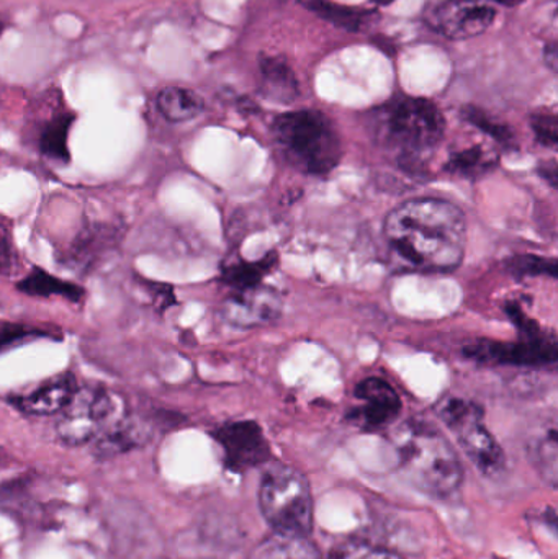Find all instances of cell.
I'll use <instances>...</instances> for the list:
<instances>
[{
    "label": "cell",
    "mask_w": 558,
    "mask_h": 559,
    "mask_svg": "<svg viewBox=\"0 0 558 559\" xmlns=\"http://www.w3.org/2000/svg\"><path fill=\"white\" fill-rule=\"evenodd\" d=\"M385 238L403 265L425 274H446L461 265L467 245V222L454 203L409 200L385 222Z\"/></svg>",
    "instance_id": "cell-1"
},
{
    "label": "cell",
    "mask_w": 558,
    "mask_h": 559,
    "mask_svg": "<svg viewBox=\"0 0 558 559\" xmlns=\"http://www.w3.org/2000/svg\"><path fill=\"white\" fill-rule=\"evenodd\" d=\"M400 469L419 491L448 498L461 488L464 468L454 447L431 424L406 420L392 436Z\"/></svg>",
    "instance_id": "cell-2"
},
{
    "label": "cell",
    "mask_w": 558,
    "mask_h": 559,
    "mask_svg": "<svg viewBox=\"0 0 558 559\" xmlns=\"http://www.w3.org/2000/svg\"><path fill=\"white\" fill-rule=\"evenodd\" d=\"M373 136L402 164H418L438 147L444 136L441 110L428 98L399 97L377 108Z\"/></svg>",
    "instance_id": "cell-3"
},
{
    "label": "cell",
    "mask_w": 558,
    "mask_h": 559,
    "mask_svg": "<svg viewBox=\"0 0 558 559\" xmlns=\"http://www.w3.org/2000/svg\"><path fill=\"white\" fill-rule=\"evenodd\" d=\"M272 134L290 166L310 176H324L340 164L343 144L327 115L317 110L288 111L272 123Z\"/></svg>",
    "instance_id": "cell-4"
},
{
    "label": "cell",
    "mask_w": 558,
    "mask_h": 559,
    "mask_svg": "<svg viewBox=\"0 0 558 559\" xmlns=\"http://www.w3.org/2000/svg\"><path fill=\"white\" fill-rule=\"evenodd\" d=\"M259 506L272 531L308 537L313 531V496L304 473L274 465L262 476Z\"/></svg>",
    "instance_id": "cell-5"
},
{
    "label": "cell",
    "mask_w": 558,
    "mask_h": 559,
    "mask_svg": "<svg viewBox=\"0 0 558 559\" xmlns=\"http://www.w3.org/2000/svg\"><path fill=\"white\" fill-rule=\"evenodd\" d=\"M124 411L118 396L107 388L81 384L69 406L58 414L56 436L68 447L87 445L123 416Z\"/></svg>",
    "instance_id": "cell-6"
},
{
    "label": "cell",
    "mask_w": 558,
    "mask_h": 559,
    "mask_svg": "<svg viewBox=\"0 0 558 559\" xmlns=\"http://www.w3.org/2000/svg\"><path fill=\"white\" fill-rule=\"evenodd\" d=\"M442 423L451 429L472 463L484 475L495 476L504 469V453L484 423V411L462 397H444L436 407Z\"/></svg>",
    "instance_id": "cell-7"
},
{
    "label": "cell",
    "mask_w": 558,
    "mask_h": 559,
    "mask_svg": "<svg viewBox=\"0 0 558 559\" xmlns=\"http://www.w3.org/2000/svg\"><path fill=\"white\" fill-rule=\"evenodd\" d=\"M511 318L521 329L523 337L517 342L475 341L465 347V355L478 361L518 367H541L556 364L557 341L554 335L544 334L534 321H531L521 308L508 309Z\"/></svg>",
    "instance_id": "cell-8"
},
{
    "label": "cell",
    "mask_w": 558,
    "mask_h": 559,
    "mask_svg": "<svg viewBox=\"0 0 558 559\" xmlns=\"http://www.w3.org/2000/svg\"><path fill=\"white\" fill-rule=\"evenodd\" d=\"M39 104L38 115L29 128V141L43 159L68 166L71 163L69 133L78 115L66 105L58 88H49Z\"/></svg>",
    "instance_id": "cell-9"
},
{
    "label": "cell",
    "mask_w": 558,
    "mask_h": 559,
    "mask_svg": "<svg viewBox=\"0 0 558 559\" xmlns=\"http://www.w3.org/2000/svg\"><path fill=\"white\" fill-rule=\"evenodd\" d=\"M426 22L449 39H471L484 35L497 19L487 0H429Z\"/></svg>",
    "instance_id": "cell-10"
},
{
    "label": "cell",
    "mask_w": 558,
    "mask_h": 559,
    "mask_svg": "<svg viewBox=\"0 0 558 559\" xmlns=\"http://www.w3.org/2000/svg\"><path fill=\"white\" fill-rule=\"evenodd\" d=\"M223 450V462L229 472L241 473L265 465L272 452L261 426L254 420L223 424L213 432Z\"/></svg>",
    "instance_id": "cell-11"
},
{
    "label": "cell",
    "mask_w": 558,
    "mask_h": 559,
    "mask_svg": "<svg viewBox=\"0 0 558 559\" xmlns=\"http://www.w3.org/2000/svg\"><path fill=\"white\" fill-rule=\"evenodd\" d=\"M123 228L111 223H85L62 254V265L78 275H87L120 246Z\"/></svg>",
    "instance_id": "cell-12"
},
{
    "label": "cell",
    "mask_w": 558,
    "mask_h": 559,
    "mask_svg": "<svg viewBox=\"0 0 558 559\" xmlns=\"http://www.w3.org/2000/svg\"><path fill=\"white\" fill-rule=\"evenodd\" d=\"M79 380L71 370L39 381L36 386L7 396V403L29 417H51L61 414L78 393Z\"/></svg>",
    "instance_id": "cell-13"
},
{
    "label": "cell",
    "mask_w": 558,
    "mask_h": 559,
    "mask_svg": "<svg viewBox=\"0 0 558 559\" xmlns=\"http://www.w3.org/2000/svg\"><path fill=\"white\" fill-rule=\"evenodd\" d=\"M157 419L153 414L124 411L110 427L104 430L92 445L95 459L108 460L143 449L156 436Z\"/></svg>",
    "instance_id": "cell-14"
},
{
    "label": "cell",
    "mask_w": 558,
    "mask_h": 559,
    "mask_svg": "<svg viewBox=\"0 0 558 559\" xmlns=\"http://www.w3.org/2000/svg\"><path fill=\"white\" fill-rule=\"evenodd\" d=\"M282 306V296L271 286L259 283L249 288L233 289L223 302V316L236 328H261L281 316Z\"/></svg>",
    "instance_id": "cell-15"
},
{
    "label": "cell",
    "mask_w": 558,
    "mask_h": 559,
    "mask_svg": "<svg viewBox=\"0 0 558 559\" xmlns=\"http://www.w3.org/2000/svg\"><path fill=\"white\" fill-rule=\"evenodd\" d=\"M357 406L349 414L351 423L363 430H380L393 423L402 411V400L392 384L370 377L356 388Z\"/></svg>",
    "instance_id": "cell-16"
},
{
    "label": "cell",
    "mask_w": 558,
    "mask_h": 559,
    "mask_svg": "<svg viewBox=\"0 0 558 559\" xmlns=\"http://www.w3.org/2000/svg\"><path fill=\"white\" fill-rule=\"evenodd\" d=\"M15 289L33 298H61L72 305H82L87 296V289L84 286L56 277L38 265H33L25 277L15 283Z\"/></svg>",
    "instance_id": "cell-17"
},
{
    "label": "cell",
    "mask_w": 558,
    "mask_h": 559,
    "mask_svg": "<svg viewBox=\"0 0 558 559\" xmlns=\"http://www.w3.org/2000/svg\"><path fill=\"white\" fill-rule=\"evenodd\" d=\"M261 68V94L268 100L282 105H290L300 95L297 78L285 59L277 56H265L259 62Z\"/></svg>",
    "instance_id": "cell-18"
},
{
    "label": "cell",
    "mask_w": 558,
    "mask_h": 559,
    "mask_svg": "<svg viewBox=\"0 0 558 559\" xmlns=\"http://www.w3.org/2000/svg\"><path fill=\"white\" fill-rule=\"evenodd\" d=\"M248 559H321L317 547L308 537L274 534L256 545Z\"/></svg>",
    "instance_id": "cell-19"
},
{
    "label": "cell",
    "mask_w": 558,
    "mask_h": 559,
    "mask_svg": "<svg viewBox=\"0 0 558 559\" xmlns=\"http://www.w3.org/2000/svg\"><path fill=\"white\" fill-rule=\"evenodd\" d=\"M156 107L164 120L186 123L205 110V102L197 92L186 87H166L157 94Z\"/></svg>",
    "instance_id": "cell-20"
},
{
    "label": "cell",
    "mask_w": 558,
    "mask_h": 559,
    "mask_svg": "<svg viewBox=\"0 0 558 559\" xmlns=\"http://www.w3.org/2000/svg\"><path fill=\"white\" fill-rule=\"evenodd\" d=\"M36 341H62V335L59 331L45 325L0 319V355L9 354Z\"/></svg>",
    "instance_id": "cell-21"
},
{
    "label": "cell",
    "mask_w": 558,
    "mask_h": 559,
    "mask_svg": "<svg viewBox=\"0 0 558 559\" xmlns=\"http://www.w3.org/2000/svg\"><path fill=\"white\" fill-rule=\"evenodd\" d=\"M531 460L547 485L556 488L558 473V432L556 420L531 443Z\"/></svg>",
    "instance_id": "cell-22"
},
{
    "label": "cell",
    "mask_w": 558,
    "mask_h": 559,
    "mask_svg": "<svg viewBox=\"0 0 558 559\" xmlns=\"http://www.w3.org/2000/svg\"><path fill=\"white\" fill-rule=\"evenodd\" d=\"M497 154L484 146L465 147L452 154L446 169L455 176L480 177L497 164Z\"/></svg>",
    "instance_id": "cell-23"
},
{
    "label": "cell",
    "mask_w": 558,
    "mask_h": 559,
    "mask_svg": "<svg viewBox=\"0 0 558 559\" xmlns=\"http://www.w3.org/2000/svg\"><path fill=\"white\" fill-rule=\"evenodd\" d=\"M308 7L328 22L343 26L349 32H357V29L363 28L372 15L370 10L351 9V7L337 5V3L328 2V0H311Z\"/></svg>",
    "instance_id": "cell-24"
},
{
    "label": "cell",
    "mask_w": 558,
    "mask_h": 559,
    "mask_svg": "<svg viewBox=\"0 0 558 559\" xmlns=\"http://www.w3.org/2000/svg\"><path fill=\"white\" fill-rule=\"evenodd\" d=\"M271 267V255L264 261L254 262V264H248V262L229 264L223 267L222 282L231 289L249 288V286L259 285L265 272H269Z\"/></svg>",
    "instance_id": "cell-25"
},
{
    "label": "cell",
    "mask_w": 558,
    "mask_h": 559,
    "mask_svg": "<svg viewBox=\"0 0 558 559\" xmlns=\"http://www.w3.org/2000/svg\"><path fill=\"white\" fill-rule=\"evenodd\" d=\"M465 120L471 121L474 127L480 128L484 133L490 134L491 138L498 141V143L503 144V146L510 147L514 144V134L511 133L510 128L504 127V124L497 123V121L491 120L487 114L478 110V108H465L464 110Z\"/></svg>",
    "instance_id": "cell-26"
},
{
    "label": "cell",
    "mask_w": 558,
    "mask_h": 559,
    "mask_svg": "<svg viewBox=\"0 0 558 559\" xmlns=\"http://www.w3.org/2000/svg\"><path fill=\"white\" fill-rule=\"evenodd\" d=\"M328 559H403L393 551L385 548L373 547V545L363 544V542H351V544L341 545Z\"/></svg>",
    "instance_id": "cell-27"
},
{
    "label": "cell",
    "mask_w": 558,
    "mask_h": 559,
    "mask_svg": "<svg viewBox=\"0 0 558 559\" xmlns=\"http://www.w3.org/2000/svg\"><path fill=\"white\" fill-rule=\"evenodd\" d=\"M20 255L13 242L12 233L0 223V277L12 278L19 274Z\"/></svg>",
    "instance_id": "cell-28"
},
{
    "label": "cell",
    "mask_w": 558,
    "mask_h": 559,
    "mask_svg": "<svg viewBox=\"0 0 558 559\" xmlns=\"http://www.w3.org/2000/svg\"><path fill=\"white\" fill-rule=\"evenodd\" d=\"M531 128L537 141L546 147H557L558 120L556 114H536L531 117Z\"/></svg>",
    "instance_id": "cell-29"
},
{
    "label": "cell",
    "mask_w": 558,
    "mask_h": 559,
    "mask_svg": "<svg viewBox=\"0 0 558 559\" xmlns=\"http://www.w3.org/2000/svg\"><path fill=\"white\" fill-rule=\"evenodd\" d=\"M510 269L517 275L547 274L550 277H556V262L536 258V255L517 258L511 262Z\"/></svg>",
    "instance_id": "cell-30"
},
{
    "label": "cell",
    "mask_w": 558,
    "mask_h": 559,
    "mask_svg": "<svg viewBox=\"0 0 558 559\" xmlns=\"http://www.w3.org/2000/svg\"><path fill=\"white\" fill-rule=\"evenodd\" d=\"M544 62H546L547 68H550L554 72H557L558 48L556 41H550L549 45H546V48H544Z\"/></svg>",
    "instance_id": "cell-31"
},
{
    "label": "cell",
    "mask_w": 558,
    "mask_h": 559,
    "mask_svg": "<svg viewBox=\"0 0 558 559\" xmlns=\"http://www.w3.org/2000/svg\"><path fill=\"white\" fill-rule=\"evenodd\" d=\"M495 2L503 3V5L508 7H514L520 5V3L523 2V0H495Z\"/></svg>",
    "instance_id": "cell-32"
},
{
    "label": "cell",
    "mask_w": 558,
    "mask_h": 559,
    "mask_svg": "<svg viewBox=\"0 0 558 559\" xmlns=\"http://www.w3.org/2000/svg\"><path fill=\"white\" fill-rule=\"evenodd\" d=\"M377 5H390V3L395 2V0H372Z\"/></svg>",
    "instance_id": "cell-33"
},
{
    "label": "cell",
    "mask_w": 558,
    "mask_h": 559,
    "mask_svg": "<svg viewBox=\"0 0 558 559\" xmlns=\"http://www.w3.org/2000/svg\"><path fill=\"white\" fill-rule=\"evenodd\" d=\"M3 29H5V23H3L2 20H0V35H2Z\"/></svg>",
    "instance_id": "cell-34"
}]
</instances>
